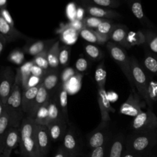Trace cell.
<instances>
[{
  "instance_id": "18",
  "label": "cell",
  "mask_w": 157,
  "mask_h": 157,
  "mask_svg": "<svg viewBox=\"0 0 157 157\" xmlns=\"http://www.w3.org/2000/svg\"><path fill=\"white\" fill-rule=\"evenodd\" d=\"M0 34L6 39L7 42L26 38L24 34L18 31L15 26L9 25L1 16H0Z\"/></svg>"
},
{
  "instance_id": "56",
  "label": "cell",
  "mask_w": 157,
  "mask_h": 157,
  "mask_svg": "<svg viewBox=\"0 0 157 157\" xmlns=\"http://www.w3.org/2000/svg\"><path fill=\"white\" fill-rule=\"evenodd\" d=\"M7 6V0H0V7L1 9L6 8Z\"/></svg>"
},
{
  "instance_id": "46",
  "label": "cell",
  "mask_w": 157,
  "mask_h": 157,
  "mask_svg": "<svg viewBox=\"0 0 157 157\" xmlns=\"http://www.w3.org/2000/svg\"><path fill=\"white\" fill-rule=\"evenodd\" d=\"M48 71H45L42 68L37 66L34 63L31 69V72L32 75L35 77H42V78H44L45 77Z\"/></svg>"
},
{
  "instance_id": "13",
  "label": "cell",
  "mask_w": 157,
  "mask_h": 157,
  "mask_svg": "<svg viewBox=\"0 0 157 157\" xmlns=\"http://www.w3.org/2000/svg\"><path fill=\"white\" fill-rule=\"evenodd\" d=\"M98 102L100 110L102 121L109 122L110 113L115 112V109L111 105L105 88H98Z\"/></svg>"
},
{
  "instance_id": "3",
  "label": "cell",
  "mask_w": 157,
  "mask_h": 157,
  "mask_svg": "<svg viewBox=\"0 0 157 157\" xmlns=\"http://www.w3.org/2000/svg\"><path fill=\"white\" fill-rule=\"evenodd\" d=\"M21 88L20 78L15 75V83L5 104L12 128H19L22 120L25 118V114L22 109Z\"/></svg>"
},
{
  "instance_id": "45",
  "label": "cell",
  "mask_w": 157,
  "mask_h": 157,
  "mask_svg": "<svg viewBox=\"0 0 157 157\" xmlns=\"http://www.w3.org/2000/svg\"><path fill=\"white\" fill-rule=\"evenodd\" d=\"M75 75V71L74 70L73 68L69 67L65 68L61 75V80L62 82L61 83L66 84Z\"/></svg>"
},
{
  "instance_id": "2",
  "label": "cell",
  "mask_w": 157,
  "mask_h": 157,
  "mask_svg": "<svg viewBox=\"0 0 157 157\" xmlns=\"http://www.w3.org/2000/svg\"><path fill=\"white\" fill-rule=\"evenodd\" d=\"M157 145V130L132 132L126 137L125 149L146 155Z\"/></svg>"
},
{
  "instance_id": "21",
  "label": "cell",
  "mask_w": 157,
  "mask_h": 157,
  "mask_svg": "<svg viewBox=\"0 0 157 157\" xmlns=\"http://www.w3.org/2000/svg\"><path fill=\"white\" fill-rule=\"evenodd\" d=\"M128 28L123 25H115L110 34V39L112 42L128 48L127 36L128 34Z\"/></svg>"
},
{
  "instance_id": "5",
  "label": "cell",
  "mask_w": 157,
  "mask_h": 157,
  "mask_svg": "<svg viewBox=\"0 0 157 157\" xmlns=\"http://www.w3.org/2000/svg\"><path fill=\"white\" fill-rule=\"evenodd\" d=\"M107 49L112 59L119 66L128 79L131 88H136L132 77L131 59L128 56L124 48L112 41H109L107 43Z\"/></svg>"
},
{
  "instance_id": "51",
  "label": "cell",
  "mask_w": 157,
  "mask_h": 157,
  "mask_svg": "<svg viewBox=\"0 0 157 157\" xmlns=\"http://www.w3.org/2000/svg\"><path fill=\"white\" fill-rule=\"evenodd\" d=\"M1 16L3 17V18L11 26H15L14 21L9 13V12L6 9V8L1 9Z\"/></svg>"
},
{
  "instance_id": "36",
  "label": "cell",
  "mask_w": 157,
  "mask_h": 157,
  "mask_svg": "<svg viewBox=\"0 0 157 157\" xmlns=\"http://www.w3.org/2000/svg\"><path fill=\"white\" fill-rule=\"evenodd\" d=\"M48 50L49 49L45 50L42 53L35 56L34 57V59H33L35 64L45 71H48V68L50 67L47 59V53Z\"/></svg>"
},
{
  "instance_id": "34",
  "label": "cell",
  "mask_w": 157,
  "mask_h": 157,
  "mask_svg": "<svg viewBox=\"0 0 157 157\" xmlns=\"http://www.w3.org/2000/svg\"><path fill=\"white\" fill-rule=\"evenodd\" d=\"M143 32L145 37V44L151 52L157 54V33L150 29H145Z\"/></svg>"
},
{
  "instance_id": "44",
  "label": "cell",
  "mask_w": 157,
  "mask_h": 157,
  "mask_svg": "<svg viewBox=\"0 0 157 157\" xmlns=\"http://www.w3.org/2000/svg\"><path fill=\"white\" fill-rule=\"evenodd\" d=\"M109 142L103 146L91 150L87 157H105V153Z\"/></svg>"
},
{
  "instance_id": "52",
  "label": "cell",
  "mask_w": 157,
  "mask_h": 157,
  "mask_svg": "<svg viewBox=\"0 0 157 157\" xmlns=\"http://www.w3.org/2000/svg\"><path fill=\"white\" fill-rule=\"evenodd\" d=\"M53 157H71L63 145H61L56 151Z\"/></svg>"
},
{
  "instance_id": "8",
  "label": "cell",
  "mask_w": 157,
  "mask_h": 157,
  "mask_svg": "<svg viewBox=\"0 0 157 157\" xmlns=\"http://www.w3.org/2000/svg\"><path fill=\"white\" fill-rule=\"evenodd\" d=\"M145 101L137 93L136 88H131V91L127 99L121 105L119 110L120 114L135 117L143 111L146 107Z\"/></svg>"
},
{
  "instance_id": "14",
  "label": "cell",
  "mask_w": 157,
  "mask_h": 157,
  "mask_svg": "<svg viewBox=\"0 0 157 157\" xmlns=\"http://www.w3.org/2000/svg\"><path fill=\"white\" fill-rule=\"evenodd\" d=\"M20 140V127L11 128L7 135L6 140L2 150L0 151V157H10L11 153Z\"/></svg>"
},
{
  "instance_id": "37",
  "label": "cell",
  "mask_w": 157,
  "mask_h": 157,
  "mask_svg": "<svg viewBox=\"0 0 157 157\" xmlns=\"http://www.w3.org/2000/svg\"><path fill=\"white\" fill-rule=\"evenodd\" d=\"M107 20L106 19L99 18L94 17H92L88 15L85 18L82 20L84 27L86 28H90L92 29H96L98 26L103 21Z\"/></svg>"
},
{
  "instance_id": "33",
  "label": "cell",
  "mask_w": 157,
  "mask_h": 157,
  "mask_svg": "<svg viewBox=\"0 0 157 157\" xmlns=\"http://www.w3.org/2000/svg\"><path fill=\"white\" fill-rule=\"evenodd\" d=\"M106 77L107 72L105 69L104 62L103 61L98 65L94 73V78L98 88H105Z\"/></svg>"
},
{
  "instance_id": "10",
  "label": "cell",
  "mask_w": 157,
  "mask_h": 157,
  "mask_svg": "<svg viewBox=\"0 0 157 157\" xmlns=\"http://www.w3.org/2000/svg\"><path fill=\"white\" fill-rule=\"evenodd\" d=\"M15 75L11 68L7 66L2 68L1 74L0 102L6 104L15 83Z\"/></svg>"
},
{
  "instance_id": "50",
  "label": "cell",
  "mask_w": 157,
  "mask_h": 157,
  "mask_svg": "<svg viewBox=\"0 0 157 157\" xmlns=\"http://www.w3.org/2000/svg\"><path fill=\"white\" fill-rule=\"evenodd\" d=\"M94 32L98 39V44L100 45H103L107 43L110 39V35L101 33L94 29Z\"/></svg>"
},
{
  "instance_id": "30",
  "label": "cell",
  "mask_w": 157,
  "mask_h": 157,
  "mask_svg": "<svg viewBox=\"0 0 157 157\" xmlns=\"http://www.w3.org/2000/svg\"><path fill=\"white\" fill-rule=\"evenodd\" d=\"M143 63L147 71L157 75V54L151 52H146Z\"/></svg>"
},
{
  "instance_id": "55",
  "label": "cell",
  "mask_w": 157,
  "mask_h": 157,
  "mask_svg": "<svg viewBox=\"0 0 157 157\" xmlns=\"http://www.w3.org/2000/svg\"><path fill=\"white\" fill-rule=\"evenodd\" d=\"M83 9L82 7H78L77 9V12H76V19L81 20L82 21L83 20Z\"/></svg>"
},
{
  "instance_id": "22",
  "label": "cell",
  "mask_w": 157,
  "mask_h": 157,
  "mask_svg": "<svg viewBox=\"0 0 157 157\" xmlns=\"http://www.w3.org/2000/svg\"><path fill=\"white\" fill-rule=\"evenodd\" d=\"M50 93L45 88L43 83H42L39 89V91L37 92V94L36 95V97L35 98V100L34 101L31 111L29 112V114L26 117H28L34 119L40 107H42L44 104H45L47 102H48L50 99Z\"/></svg>"
},
{
  "instance_id": "28",
  "label": "cell",
  "mask_w": 157,
  "mask_h": 157,
  "mask_svg": "<svg viewBox=\"0 0 157 157\" xmlns=\"http://www.w3.org/2000/svg\"><path fill=\"white\" fill-rule=\"evenodd\" d=\"M59 42L56 40L50 47L47 53V59L51 69H56L59 65Z\"/></svg>"
},
{
  "instance_id": "29",
  "label": "cell",
  "mask_w": 157,
  "mask_h": 157,
  "mask_svg": "<svg viewBox=\"0 0 157 157\" xmlns=\"http://www.w3.org/2000/svg\"><path fill=\"white\" fill-rule=\"evenodd\" d=\"M127 47L129 48L135 45L145 44V37L143 31H129L127 36Z\"/></svg>"
},
{
  "instance_id": "53",
  "label": "cell",
  "mask_w": 157,
  "mask_h": 157,
  "mask_svg": "<svg viewBox=\"0 0 157 157\" xmlns=\"http://www.w3.org/2000/svg\"><path fill=\"white\" fill-rule=\"evenodd\" d=\"M122 157H145V155L137 153L125 149Z\"/></svg>"
},
{
  "instance_id": "17",
  "label": "cell",
  "mask_w": 157,
  "mask_h": 157,
  "mask_svg": "<svg viewBox=\"0 0 157 157\" xmlns=\"http://www.w3.org/2000/svg\"><path fill=\"white\" fill-rule=\"evenodd\" d=\"M68 123L64 119L59 120L50 123L47 126L52 141L63 140L68 128Z\"/></svg>"
},
{
  "instance_id": "4",
  "label": "cell",
  "mask_w": 157,
  "mask_h": 157,
  "mask_svg": "<svg viewBox=\"0 0 157 157\" xmlns=\"http://www.w3.org/2000/svg\"><path fill=\"white\" fill-rule=\"evenodd\" d=\"M130 59L132 77L134 86L137 93L145 101L148 108L153 109V104L148 99L147 92L149 79L136 58L131 56Z\"/></svg>"
},
{
  "instance_id": "40",
  "label": "cell",
  "mask_w": 157,
  "mask_h": 157,
  "mask_svg": "<svg viewBox=\"0 0 157 157\" xmlns=\"http://www.w3.org/2000/svg\"><path fill=\"white\" fill-rule=\"evenodd\" d=\"M148 97L150 101L153 104L157 101V82L149 80L148 85Z\"/></svg>"
},
{
  "instance_id": "16",
  "label": "cell",
  "mask_w": 157,
  "mask_h": 157,
  "mask_svg": "<svg viewBox=\"0 0 157 157\" xmlns=\"http://www.w3.org/2000/svg\"><path fill=\"white\" fill-rule=\"evenodd\" d=\"M84 9L88 15L99 18L109 20L111 18L117 19L121 17V15L117 11L94 5H86Z\"/></svg>"
},
{
  "instance_id": "19",
  "label": "cell",
  "mask_w": 157,
  "mask_h": 157,
  "mask_svg": "<svg viewBox=\"0 0 157 157\" xmlns=\"http://www.w3.org/2000/svg\"><path fill=\"white\" fill-rule=\"evenodd\" d=\"M41 84L42 83L24 90L22 91V109L26 116H27L31 111Z\"/></svg>"
},
{
  "instance_id": "57",
  "label": "cell",
  "mask_w": 157,
  "mask_h": 157,
  "mask_svg": "<svg viewBox=\"0 0 157 157\" xmlns=\"http://www.w3.org/2000/svg\"><path fill=\"white\" fill-rule=\"evenodd\" d=\"M125 1H127V0H125Z\"/></svg>"
},
{
  "instance_id": "7",
  "label": "cell",
  "mask_w": 157,
  "mask_h": 157,
  "mask_svg": "<svg viewBox=\"0 0 157 157\" xmlns=\"http://www.w3.org/2000/svg\"><path fill=\"white\" fill-rule=\"evenodd\" d=\"M132 132L149 131L157 130V116L153 109L147 108L134 117L131 124Z\"/></svg>"
},
{
  "instance_id": "23",
  "label": "cell",
  "mask_w": 157,
  "mask_h": 157,
  "mask_svg": "<svg viewBox=\"0 0 157 157\" xmlns=\"http://www.w3.org/2000/svg\"><path fill=\"white\" fill-rule=\"evenodd\" d=\"M55 39H50L29 42L25 46L24 50L27 53L35 56L44 50L49 49L50 48L49 45L53 44L55 42Z\"/></svg>"
},
{
  "instance_id": "26",
  "label": "cell",
  "mask_w": 157,
  "mask_h": 157,
  "mask_svg": "<svg viewBox=\"0 0 157 157\" xmlns=\"http://www.w3.org/2000/svg\"><path fill=\"white\" fill-rule=\"evenodd\" d=\"M66 84L61 83L59 85L56 93L57 95L58 102L62 112V113L64 117L65 120L69 124V115L67 109V91L66 88Z\"/></svg>"
},
{
  "instance_id": "47",
  "label": "cell",
  "mask_w": 157,
  "mask_h": 157,
  "mask_svg": "<svg viewBox=\"0 0 157 157\" xmlns=\"http://www.w3.org/2000/svg\"><path fill=\"white\" fill-rule=\"evenodd\" d=\"M88 67L87 61L84 58H78L75 63V68L78 72H85Z\"/></svg>"
},
{
  "instance_id": "31",
  "label": "cell",
  "mask_w": 157,
  "mask_h": 157,
  "mask_svg": "<svg viewBox=\"0 0 157 157\" xmlns=\"http://www.w3.org/2000/svg\"><path fill=\"white\" fill-rule=\"evenodd\" d=\"M48 103V101L40 107L37 110L35 117L34 118V122L36 124L45 126H48L49 124Z\"/></svg>"
},
{
  "instance_id": "9",
  "label": "cell",
  "mask_w": 157,
  "mask_h": 157,
  "mask_svg": "<svg viewBox=\"0 0 157 157\" xmlns=\"http://www.w3.org/2000/svg\"><path fill=\"white\" fill-rule=\"evenodd\" d=\"M63 145L71 157H81L82 154V142L75 129L68 126L64 139Z\"/></svg>"
},
{
  "instance_id": "24",
  "label": "cell",
  "mask_w": 157,
  "mask_h": 157,
  "mask_svg": "<svg viewBox=\"0 0 157 157\" xmlns=\"http://www.w3.org/2000/svg\"><path fill=\"white\" fill-rule=\"evenodd\" d=\"M59 72L56 69H51L47 71L42 83L50 95L53 94L57 90L59 86Z\"/></svg>"
},
{
  "instance_id": "41",
  "label": "cell",
  "mask_w": 157,
  "mask_h": 157,
  "mask_svg": "<svg viewBox=\"0 0 157 157\" xmlns=\"http://www.w3.org/2000/svg\"><path fill=\"white\" fill-rule=\"evenodd\" d=\"M24 53L20 50H15L12 51L7 57V59L13 63L20 64L24 61Z\"/></svg>"
},
{
  "instance_id": "48",
  "label": "cell",
  "mask_w": 157,
  "mask_h": 157,
  "mask_svg": "<svg viewBox=\"0 0 157 157\" xmlns=\"http://www.w3.org/2000/svg\"><path fill=\"white\" fill-rule=\"evenodd\" d=\"M66 26L67 27L73 28V29H75V30H77V31H78L79 32L82 29H83L85 28L82 21L77 20V19L74 20L72 21H71L69 23L66 24Z\"/></svg>"
},
{
  "instance_id": "25",
  "label": "cell",
  "mask_w": 157,
  "mask_h": 157,
  "mask_svg": "<svg viewBox=\"0 0 157 157\" xmlns=\"http://www.w3.org/2000/svg\"><path fill=\"white\" fill-rule=\"evenodd\" d=\"M48 110L49 116V124L59 120L64 119L58 102L56 92L53 94L50 95V98L48 103Z\"/></svg>"
},
{
  "instance_id": "27",
  "label": "cell",
  "mask_w": 157,
  "mask_h": 157,
  "mask_svg": "<svg viewBox=\"0 0 157 157\" xmlns=\"http://www.w3.org/2000/svg\"><path fill=\"white\" fill-rule=\"evenodd\" d=\"M34 64L33 61H30L23 64L21 67L17 69V73L21 81V87L23 90L28 88V84L29 78L32 76L31 69Z\"/></svg>"
},
{
  "instance_id": "12",
  "label": "cell",
  "mask_w": 157,
  "mask_h": 157,
  "mask_svg": "<svg viewBox=\"0 0 157 157\" xmlns=\"http://www.w3.org/2000/svg\"><path fill=\"white\" fill-rule=\"evenodd\" d=\"M126 137L119 132L113 136L110 139L105 157H122L125 150Z\"/></svg>"
},
{
  "instance_id": "39",
  "label": "cell",
  "mask_w": 157,
  "mask_h": 157,
  "mask_svg": "<svg viewBox=\"0 0 157 157\" xmlns=\"http://www.w3.org/2000/svg\"><path fill=\"white\" fill-rule=\"evenodd\" d=\"M71 48L64 45L60 48L59 52V64L63 67H66L69 60Z\"/></svg>"
},
{
  "instance_id": "43",
  "label": "cell",
  "mask_w": 157,
  "mask_h": 157,
  "mask_svg": "<svg viewBox=\"0 0 157 157\" xmlns=\"http://www.w3.org/2000/svg\"><path fill=\"white\" fill-rule=\"evenodd\" d=\"M115 25H114L110 20H107L102 22L95 30L101 33L110 35Z\"/></svg>"
},
{
  "instance_id": "32",
  "label": "cell",
  "mask_w": 157,
  "mask_h": 157,
  "mask_svg": "<svg viewBox=\"0 0 157 157\" xmlns=\"http://www.w3.org/2000/svg\"><path fill=\"white\" fill-rule=\"evenodd\" d=\"M78 35V31L65 25L61 31V39L67 44H72L77 40Z\"/></svg>"
},
{
  "instance_id": "35",
  "label": "cell",
  "mask_w": 157,
  "mask_h": 157,
  "mask_svg": "<svg viewBox=\"0 0 157 157\" xmlns=\"http://www.w3.org/2000/svg\"><path fill=\"white\" fill-rule=\"evenodd\" d=\"M90 5H94L101 7L115 8L120 5L119 0H80Z\"/></svg>"
},
{
  "instance_id": "6",
  "label": "cell",
  "mask_w": 157,
  "mask_h": 157,
  "mask_svg": "<svg viewBox=\"0 0 157 157\" xmlns=\"http://www.w3.org/2000/svg\"><path fill=\"white\" fill-rule=\"evenodd\" d=\"M113 136L109 122L101 121L98 126L86 136V145L91 150L107 144Z\"/></svg>"
},
{
  "instance_id": "42",
  "label": "cell",
  "mask_w": 157,
  "mask_h": 157,
  "mask_svg": "<svg viewBox=\"0 0 157 157\" xmlns=\"http://www.w3.org/2000/svg\"><path fill=\"white\" fill-rule=\"evenodd\" d=\"M85 50L86 54L92 59H97L101 58V52L99 48L93 44H87L85 47Z\"/></svg>"
},
{
  "instance_id": "20",
  "label": "cell",
  "mask_w": 157,
  "mask_h": 157,
  "mask_svg": "<svg viewBox=\"0 0 157 157\" xmlns=\"http://www.w3.org/2000/svg\"><path fill=\"white\" fill-rule=\"evenodd\" d=\"M127 2L132 14L140 23L144 26L151 28L153 25L143 10L141 0H127Z\"/></svg>"
},
{
  "instance_id": "54",
  "label": "cell",
  "mask_w": 157,
  "mask_h": 157,
  "mask_svg": "<svg viewBox=\"0 0 157 157\" xmlns=\"http://www.w3.org/2000/svg\"><path fill=\"white\" fill-rule=\"evenodd\" d=\"M7 43V41L6 39L2 34H0V54L2 53Z\"/></svg>"
},
{
  "instance_id": "15",
  "label": "cell",
  "mask_w": 157,
  "mask_h": 157,
  "mask_svg": "<svg viewBox=\"0 0 157 157\" xmlns=\"http://www.w3.org/2000/svg\"><path fill=\"white\" fill-rule=\"evenodd\" d=\"M12 128L5 104L0 102V151L2 150L9 129Z\"/></svg>"
},
{
  "instance_id": "1",
  "label": "cell",
  "mask_w": 157,
  "mask_h": 157,
  "mask_svg": "<svg viewBox=\"0 0 157 157\" xmlns=\"http://www.w3.org/2000/svg\"><path fill=\"white\" fill-rule=\"evenodd\" d=\"M34 119L25 116L20 126V157H40L36 143Z\"/></svg>"
},
{
  "instance_id": "38",
  "label": "cell",
  "mask_w": 157,
  "mask_h": 157,
  "mask_svg": "<svg viewBox=\"0 0 157 157\" xmlns=\"http://www.w3.org/2000/svg\"><path fill=\"white\" fill-rule=\"evenodd\" d=\"M79 34L80 36L87 42L98 44V39L94 32V29L84 28L79 32Z\"/></svg>"
},
{
  "instance_id": "49",
  "label": "cell",
  "mask_w": 157,
  "mask_h": 157,
  "mask_svg": "<svg viewBox=\"0 0 157 157\" xmlns=\"http://www.w3.org/2000/svg\"><path fill=\"white\" fill-rule=\"evenodd\" d=\"M76 12L77 10L75 9V6L74 4L70 3L67 5L66 9V13L68 17L71 19V21L76 19Z\"/></svg>"
},
{
  "instance_id": "11",
  "label": "cell",
  "mask_w": 157,
  "mask_h": 157,
  "mask_svg": "<svg viewBox=\"0 0 157 157\" xmlns=\"http://www.w3.org/2000/svg\"><path fill=\"white\" fill-rule=\"evenodd\" d=\"M35 135L40 157H46L52 141L48 126L36 124Z\"/></svg>"
}]
</instances>
